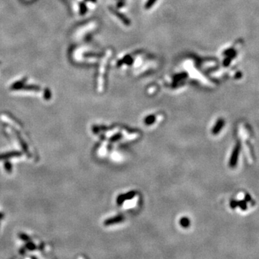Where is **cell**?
<instances>
[{
    "label": "cell",
    "instance_id": "6da1fadb",
    "mask_svg": "<svg viewBox=\"0 0 259 259\" xmlns=\"http://www.w3.org/2000/svg\"><path fill=\"white\" fill-rule=\"evenodd\" d=\"M240 143L238 142L237 145H235L234 149H233L232 154H231V157L230 158V162H229V166L231 168L235 167V166H237L238 164V161L239 158V155L240 152Z\"/></svg>",
    "mask_w": 259,
    "mask_h": 259
},
{
    "label": "cell",
    "instance_id": "7a4b0ae2",
    "mask_svg": "<svg viewBox=\"0 0 259 259\" xmlns=\"http://www.w3.org/2000/svg\"><path fill=\"white\" fill-rule=\"evenodd\" d=\"M224 124H225L224 119H218V121L217 122L216 124H215V127H214L212 130V134H214V135H217V134L219 133V132H220V130L223 129Z\"/></svg>",
    "mask_w": 259,
    "mask_h": 259
},
{
    "label": "cell",
    "instance_id": "3957f363",
    "mask_svg": "<svg viewBox=\"0 0 259 259\" xmlns=\"http://www.w3.org/2000/svg\"><path fill=\"white\" fill-rule=\"evenodd\" d=\"M21 155V153H19V152H16V151L9 152V153L0 155V160L6 159V158H12V157H14V156H19V155Z\"/></svg>",
    "mask_w": 259,
    "mask_h": 259
},
{
    "label": "cell",
    "instance_id": "277c9868",
    "mask_svg": "<svg viewBox=\"0 0 259 259\" xmlns=\"http://www.w3.org/2000/svg\"><path fill=\"white\" fill-rule=\"evenodd\" d=\"M135 195V192H130L127 194H124V195H121L119 196V198L117 199V202L119 205H120L121 203L122 202L123 200H126V199H130V198H132V197H134Z\"/></svg>",
    "mask_w": 259,
    "mask_h": 259
},
{
    "label": "cell",
    "instance_id": "5b68a950",
    "mask_svg": "<svg viewBox=\"0 0 259 259\" xmlns=\"http://www.w3.org/2000/svg\"><path fill=\"white\" fill-rule=\"evenodd\" d=\"M122 219H123V218H122V216H118V217H116V218H112V219H109V220H107V221H105L104 224L106 225H108L114 224V223H119V222L122 221Z\"/></svg>",
    "mask_w": 259,
    "mask_h": 259
},
{
    "label": "cell",
    "instance_id": "8992f818",
    "mask_svg": "<svg viewBox=\"0 0 259 259\" xmlns=\"http://www.w3.org/2000/svg\"><path fill=\"white\" fill-rule=\"evenodd\" d=\"M238 206L240 207V208L242 210H246L248 209L247 202L245 200H241L238 202Z\"/></svg>",
    "mask_w": 259,
    "mask_h": 259
},
{
    "label": "cell",
    "instance_id": "52a82bcc",
    "mask_svg": "<svg viewBox=\"0 0 259 259\" xmlns=\"http://www.w3.org/2000/svg\"><path fill=\"white\" fill-rule=\"evenodd\" d=\"M180 223H181V225H182L183 227H184V228H187V227L189 225V220H188V218H182V219L181 220Z\"/></svg>",
    "mask_w": 259,
    "mask_h": 259
},
{
    "label": "cell",
    "instance_id": "ba28073f",
    "mask_svg": "<svg viewBox=\"0 0 259 259\" xmlns=\"http://www.w3.org/2000/svg\"><path fill=\"white\" fill-rule=\"evenodd\" d=\"M154 119H155L154 117L150 116L145 119V123H146L147 124H151L152 123L154 122Z\"/></svg>",
    "mask_w": 259,
    "mask_h": 259
},
{
    "label": "cell",
    "instance_id": "9c48e42d",
    "mask_svg": "<svg viewBox=\"0 0 259 259\" xmlns=\"http://www.w3.org/2000/svg\"><path fill=\"white\" fill-rule=\"evenodd\" d=\"M230 206H231V207H232V208H235L236 207L238 206V202H236L235 201H234V200H233L232 202H230Z\"/></svg>",
    "mask_w": 259,
    "mask_h": 259
},
{
    "label": "cell",
    "instance_id": "30bf717a",
    "mask_svg": "<svg viewBox=\"0 0 259 259\" xmlns=\"http://www.w3.org/2000/svg\"><path fill=\"white\" fill-rule=\"evenodd\" d=\"M10 164H9V163H6V164H5V168L6 170H7V171H10L11 170V167H10Z\"/></svg>",
    "mask_w": 259,
    "mask_h": 259
},
{
    "label": "cell",
    "instance_id": "8fae6325",
    "mask_svg": "<svg viewBox=\"0 0 259 259\" xmlns=\"http://www.w3.org/2000/svg\"><path fill=\"white\" fill-rule=\"evenodd\" d=\"M245 200L246 201V202H250V201L251 200V197H250V195H249V194H246Z\"/></svg>",
    "mask_w": 259,
    "mask_h": 259
},
{
    "label": "cell",
    "instance_id": "7c38bea8",
    "mask_svg": "<svg viewBox=\"0 0 259 259\" xmlns=\"http://www.w3.org/2000/svg\"><path fill=\"white\" fill-rule=\"evenodd\" d=\"M20 238L24 240H28V237H27V235H22Z\"/></svg>",
    "mask_w": 259,
    "mask_h": 259
}]
</instances>
